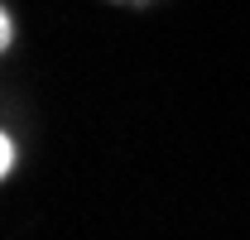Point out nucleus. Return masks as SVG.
<instances>
[{
	"mask_svg": "<svg viewBox=\"0 0 250 240\" xmlns=\"http://www.w3.org/2000/svg\"><path fill=\"white\" fill-rule=\"evenodd\" d=\"M10 163H15V144H10V140L0 135V178L10 173Z\"/></svg>",
	"mask_w": 250,
	"mask_h": 240,
	"instance_id": "obj_1",
	"label": "nucleus"
},
{
	"mask_svg": "<svg viewBox=\"0 0 250 240\" xmlns=\"http://www.w3.org/2000/svg\"><path fill=\"white\" fill-rule=\"evenodd\" d=\"M10 34H15V24H10V15L0 10V53H5V43H10Z\"/></svg>",
	"mask_w": 250,
	"mask_h": 240,
	"instance_id": "obj_2",
	"label": "nucleus"
}]
</instances>
